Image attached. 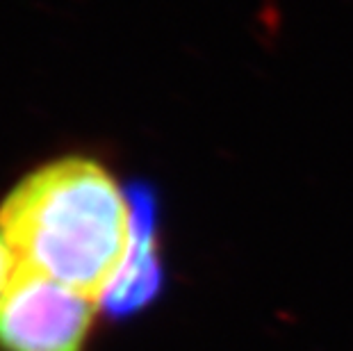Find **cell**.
Wrapping results in <instances>:
<instances>
[{
  "instance_id": "cell-4",
  "label": "cell",
  "mask_w": 353,
  "mask_h": 351,
  "mask_svg": "<svg viewBox=\"0 0 353 351\" xmlns=\"http://www.w3.org/2000/svg\"><path fill=\"white\" fill-rule=\"evenodd\" d=\"M14 267H17V260H14V253H12L10 244H7V240H5L3 228H0V299H3L7 285H10Z\"/></svg>"
},
{
  "instance_id": "cell-3",
  "label": "cell",
  "mask_w": 353,
  "mask_h": 351,
  "mask_svg": "<svg viewBox=\"0 0 353 351\" xmlns=\"http://www.w3.org/2000/svg\"><path fill=\"white\" fill-rule=\"evenodd\" d=\"M132 205V240L114 283L103 297V310L110 317L123 319L146 308L160 294L162 260L157 246V205L144 185L128 192Z\"/></svg>"
},
{
  "instance_id": "cell-1",
  "label": "cell",
  "mask_w": 353,
  "mask_h": 351,
  "mask_svg": "<svg viewBox=\"0 0 353 351\" xmlns=\"http://www.w3.org/2000/svg\"><path fill=\"white\" fill-rule=\"evenodd\" d=\"M0 228L19 265L103 301L130 249L132 205L101 162L71 155L7 194Z\"/></svg>"
},
{
  "instance_id": "cell-2",
  "label": "cell",
  "mask_w": 353,
  "mask_h": 351,
  "mask_svg": "<svg viewBox=\"0 0 353 351\" xmlns=\"http://www.w3.org/2000/svg\"><path fill=\"white\" fill-rule=\"evenodd\" d=\"M99 301L28 265L0 299V351H87Z\"/></svg>"
}]
</instances>
